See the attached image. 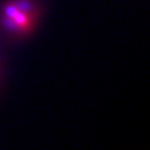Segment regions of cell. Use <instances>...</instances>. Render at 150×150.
Returning <instances> with one entry per match:
<instances>
[{
	"label": "cell",
	"mask_w": 150,
	"mask_h": 150,
	"mask_svg": "<svg viewBox=\"0 0 150 150\" xmlns=\"http://www.w3.org/2000/svg\"><path fill=\"white\" fill-rule=\"evenodd\" d=\"M38 18L37 6L32 0H9L0 11V22L10 33L26 35L32 31Z\"/></svg>",
	"instance_id": "1"
}]
</instances>
